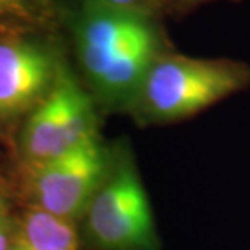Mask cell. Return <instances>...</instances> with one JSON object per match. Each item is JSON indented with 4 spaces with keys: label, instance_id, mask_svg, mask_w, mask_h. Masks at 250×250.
Segmentation results:
<instances>
[{
    "label": "cell",
    "instance_id": "cell-1",
    "mask_svg": "<svg viewBox=\"0 0 250 250\" xmlns=\"http://www.w3.org/2000/svg\"><path fill=\"white\" fill-rule=\"evenodd\" d=\"M75 47L91 96L109 111L127 112L145 75L172 44L154 15L83 5Z\"/></svg>",
    "mask_w": 250,
    "mask_h": 250
},
{
    "label": "cell",
    "instance_id": "cell-2",
    "mask_svg": "<svg viewBox=\"0 0 250 250\" xmlns=\"http://www.w3.org/2000/svg\"><path fill=\"white\" fill-rule=\"evenodd\" d=\"M250 88V65L236 59L163 54L145 75L127 114L138 125L187 121Z\"/></svg>",
    "mask_w": 250,
    "mask_h": 250
},
{
    "label": "cell",
    "instance_id": "cell-3",
    "mask_svg": "<svg viewBox=\"0 0 250 250\" xmlns=\"http://www.w3.org/2000/svg\"><path fill=\"white\" fill-rule=\"evenodd\" d=\"M80 241L88 250H161L148 193L127 143L111 163L82 214Z\"/></svg>",
    "mask_w": 250,
    "mask_h": 250
},
{
    "label": "cell",
    "instance_id": "cell-4",
    "mask_svg": "<svg viewBox=\"0 0 250 250\" xmlns=\"http://www.w3.org/2000/svg\"><path fill=\"white\" fill-rule=\"evenodd\" d=\"M94 135H99L94 99L61 65L52 88L28 112L20 142L24 166L61 156Z\"/></svg>",
    "mask_w": 250,
    "mask_h": 250
},
{
    "label": "cell",
    "instance_id": "cell-5",
    "mask_svg": "<svg viewBox=\"0 0 250 250\" xmlns=\"http://www.w3.org/2000/svg\"><path fill=\"white\" fill-rule=\"evenodd\" d=\"M112 146L99 135L77 148L28 169L31 207L57 218H82L89 198L96 192L111 163Z\"/></svg>",
    "mask_w": 250,
    "mask_h": 250
},
{
    "label": "cell",
    "instance_id": "cell-6",
    "mask_svg": "<svg viewBox=\"0 0 250 250\" xmlns=\"http://www.w3.org/2000/svg\"><path fill=\"white\" fill-rule=\"evenodd\" d=\"M61 65L42 42L24 38L0 39V117L31 112L52 88Z\"/></svg>",
    "mask_w": 250,
    "mask_h": 250
},
{
    "label": "cell",
    "instance_id": "cell-7",
    "mask_svg": "<svg viewBox=\"0 0 250 250\" xmlns=\"http://www.w3.org/2000/svg\"><path fill=\"white\" fill-rule=\"evenodd\" d=\"M73 221L28 208L12 226V250H80Z\"/></svg>",
    "mask_w": 250,
    "mask_h": 250
},
{
    "label": "cell",
    "instance_id": "cell-8",
    "mask_svg": "<svg viewBox=\"0 0 250 250\" xmlns=\"http://www.w3.org/2000/svg\"><path fill=\"white\" fill-rule=\"evenodd\" d=\"M83 5H94V7L114 10H128V12L148 13L161 18L164 15L161 0H83Z\"/></svg>",
    "mask_w": 250,
    "mask_h": 250
},
{
    "label": "cell",
    "instance_id": "cell-9",
    "mask_svg": "<svg viewBox=\"0 0 250 250\" xmlns=\"http://www.w3.org/2000/svg\"><path fill=\"white\" fill-rule=\"evenodd\" d=\"M218 2V0H161V7L164 15H174V17H184L192 13L193 10L202 5ZM228 2H239V0H228Z\"/></svg>",
    "mask_w": 250,
    "mask_h": 250
},
{
    "label": "cell",
    "instance_id": "cell-10",
    "mask_svg": "<svg viewBox=\"0 0 250 250\" xmlns=\"http://www.w3.org/2000/svg\"><path fill=\"white\" fill-rule=\"evenodd\" d=\"M34 0H0V23L24 12Z\"/></svg>",
    "mask_w": 250,
    "mask_h": 250
},
{
    "label": "cell",
    "instance_id": "cell-11",
    "mask_svg": "<svg viewBox=\"0 0 250 250\" xmlns=\"http://www.w3.org/2000/svg\"><path fill=\"white\" fill-rule=\"evenodd\" d=\"M0 250H12V224L0 205Z\"/></svg>",
    "mask_w": 250,
    "mask_h": 250
}]
</instances>
